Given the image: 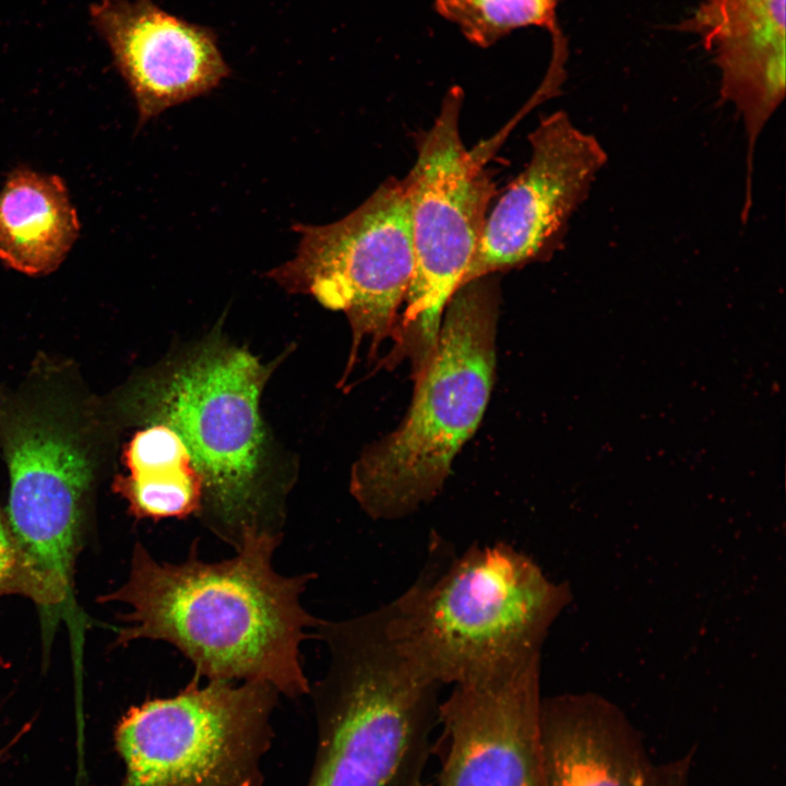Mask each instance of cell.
<instances>
[{
    "label": "cell",
    "mask_w": 786,
    "mask_h": 786,
    "mask_svg": "<svg viewBox=\"0 0 786 786\" xmlns=\"http://www.w3.org/2000/svg\"><path fill=\"white\" fill-rule=\"evenodd\" d=\"M282 534L247 532L233 558L205 562L196 543L180 563L159 562L136 543L127 581L98 598L130 607L115 645L164 641L207 680L260 681L298 698L310 691L300 660L308 628L320 619L300 603L313 573L273 568Z\"/></svg>",
    "instance_id": "cell-1"
},
{
    "label": "cell",
    "mask_w": 786,
    "mask_h": 786,
    "mask_svg": "<svg viewBox=\"0 0 786 786\" xmlns=\"http://www.w3.org/2000/svg\"><path fill=\"white\" fill-rule=\"evenodd\" d=\"M565 597L505 543L474 544L457 556L436 538L416 582L383 606L385 630L427 680L472 682L539 657Z\"/></svg>",
    "instance_id": "cell-2"
},
{
    "label": "cell",
    "mask_w": 786,
    "mask_h": 786,
    "mask_svg": "<svg viewBox=\"0 0 786 786\" xmlns=\"http://www.w3.org/2000/svg\"><path fill=\"white\" fill-rule=\"evenodd\" d=\"M315 630L330 662L309 691L318 745L307 786H422L441 686L397 651L383 607Z\"/></svg>",
    "instance_id": "cell-3"
},
{
    "label": "cell",
    "mask_w": 786,
    "mask_h": 786,
    "mask_svg": "<svg viewBox=\"0 0 786 786\" xmlns=\"http://www.w3.org/2000/svg\"><path fill=\"white\" fill-rule=\"evenodd\" d=\"M499 288L492 275L460 286L401 425L353 465L349 490L373 520L412 514L438 496L485 414L496 369Z\"/></svg>",
    "instance_id": "cell-4"
},
{
    "label": "cell",
    "mask_w": 786,
    "mask_h": 786,
    "mask_svg": "<svg viewBox=\"0 0 786 786\" xmlns=\"http://www.w3.org/2000/svg\"><path fill=\"white\" fill-rule=\"evenodd\" d=\"M271 373L243 348L207 343L143 385L142 418L174 429L203 485L198 515L236 549L247 532L282 534V507L264 480L260 397Z\"/></svg>",
    "instance_id": "cell-5"
},
{
    "label": "cell",
    "mask_w": 786,
    "mask_h": 786,
    "mask_svg": "<svg viewBox=\"0 0 786 786\" xmlns=\"http://www.w3.org/2000/svg\"><path fill=\"white\" fill-rule=\"evenodd\" d=\"M463 98L458 86L448 91L433 124L418 139L415 164L403 179L414 271L393 358L408 356L414 379L434 350L445 306L478 247L496 193L480 150L468 151L461 139Z\"/></svg>",
    "instance_id": "cell-6"
},
{
    "label": "cell",
    "mask_w": 786,
    "mask_h": 786,
    "mask_svg": "<svg viewBox=\"0 0 786 786\" xmlns=\"http://www.w3.org/2000/svg\"><path fill=\"white\" fill-rule=\"evenodd\" d=\"M278 692L194 675L176 695L132 706L115 729L119 786H261Z\"/></svg>",
    "instance_id": "cell-7"
},
{
    "label": "cell",
    "mask_w": 786,
    "mask_h": 786,
    "mask_svg": "<svg viewBox=\"0 0 786 786\" xmlns=\"http://www.w3.org/2000/svg\"><path fill=\"white\" fill-rule=\"evenodd\" d=\"M295 257L266 276L291 294L342 311L353 332L350 364L364 342L374 350L396 340L398 310L414 271L408 199L389 178L356 210L321 226L296 224Z\"/></svg>",
    "instance_id": "cell-8"
},
{
    "label": "cell",
    "mask_w": 786,
    "mask_h": 786,
    "mask_svg": "<svg viewBox=\"0 0 786 786\" xmlns=\"http://www.w3.org/2000/svg\"><path fill=\"white\" fill-rule=\"evenodd\" d=\"M7 517L40 574L55 617L71 605L94 464L87 444L51 409H24L4 425Z\"/></svg>",
    "instance_id": "cell-9"
},
{
    "label": "cell",
    "mask_w": 786,
    "mask_h": 786,
    "mask_svg": "<svg viewBox=\"0 0 786 786\" xmlns=\"http://www.w3.org/2000/svg\"><path fill=\"white\" fill-rule=\"evenodd\" d=\"M528 142L529 162L487 216L460 286L549 259L608 162L596 136L562 110L544 117Z\"/></svg>",
    "instance_id": "cell-10"
},
{
    "label": "cell",
    "mask_w": 786,
    "mask_h": 786,
    "mask_svg": "<svg viewBox=\"0 0 786 786\" xmlns=\"http://www.w3.org/2000/svg\"><path fill=\"white\" fill-rule=\"evenodd\" d=\"M538 676L539 657L454 684L438 707L445 751L437 786H546Z\"/></svg>",
    "instance_id": "cell-11"
},
{
    "label": "cell",
    "mask_w": 786,
    "mask_h": 786,
    "mask_svg": "<svg viewBox=\"0 0 786 786\" xmlns=\"http://www.w3.org/2000/svg\"><path fill=\"white\" fill-rule=\"evenodd\" d=\"M91 14L135 99L141 126L230 75L211 27L179 19L152 0H102Z\"/></svg>",
    "instance_id": "cell-12"
},
{
    "label": "cell",
    "mask_w": 786,
    "mask_h": 786,
    "mask_svg": "<svg viewBox=\"0 0 786 786\" xmlns=\"http://www.w3.org/2000/svg\"><path fill=\"white\" fill-rule=\"evenodd\" d=\"M676 29L694 34L720 73L719 94L747 138V190L761 133L785 97V0H704Z\"/></svg>",
    "instance_id": "cell-13"
},
{
    "label": "cell",
    "mask_w": 786,
    "mask_h": 786,
    "mask_svg": "<svg viewBox=\"0 0 786 786\" xmlns=\"http://www.w3.org/2000/svg\"><path fill=\"white\" fill-rule=\"evenodd\" d=\"M546 786H689L690 757L654 762L620 711L593 696L541 700Z\"/></svg>",
    "instance_id": "cell-14"
},
{
    "label": "cell",
    "mask_w": 786,
    "mask_h": 786,
    "mask_svg": "<svg viewBox=\"0 0 786 786\" xmlns=\"http://www.w3.org/2000/svg\"><path fill=\"white\" fill-rule=\"evenodd\" d=\"M80 223L63 181L16 169L0 191V260L27 275L56 270L78 238Z\"/></svg>",
    "instance_id": "cell-15"
},
{
    "label": "cell",
    "mask_w": 786,
    "mask_h": 786,
    "mask_svg": "<svg viewBox=\"0 0 786 786\" xmlns=\"http://www.w3.org/2000/svg\"><path fill=\"white\" fill-rule=\"evenodd\" d=\"M130 474L115 481V489L138 519H184L199 514L202 479L178 433L152 422L138 431L126 452Z\"/></svg>",
    "instance_id": "cell-16"
},
{
    "label": "cell",
    "mask_w": 786,
    "mask_h": 786,
    "mask_svg": "<svg viewBox=\"0 0 786 786\" xmlns=\"http://www.w3.org/2000/svg\"><path fill=\"white\" fill-rule=\"evenodd\" d=\"M560 0H433L443 19L455 24L465 38L488 48L514 29L545 28L551 35L552 56H567V39L558 23Z\"/></svg>",
    "instance_id": "cell-17"
},
{
    "label": "cell",
    "mask_w": 786,
    "mask_h": 786,
    "mask_svg": "<svg viewBox=\"0 0 786 786\" xmlns=\"http://www.w3.org/2000/svg\"><path fill=\"white\" fill-rule=\"evenodd\" d=\"M5 595H22L33 600L45 624L52 626L56 621L47 587L19 544L7 514L0 509V597Z\"/></svg>",
    "instance_id": "cell-18"
},
{
    "label": "cell",
    "mask_w": 786,
    "mask_h": 786,
    "mask_svg": "<svg viewBox=\"0 0 786 786\" xmlns=\"http://www.w3.org/2000/svg\"><path fill=\"white\" fill-rule=\"evenodd\" d=\"M21 736H22V731L19 733V734L14 737V739H13L12 741H10V743H8L4 748H2V749L0 750V763H1V761L4 759V757H5V754L8 753V751L11 749V747H12L13 745H15L16 741H19V739L21 738Z\"/></svg>",
    "instance_id": "cell-19"
}]
</instances>
